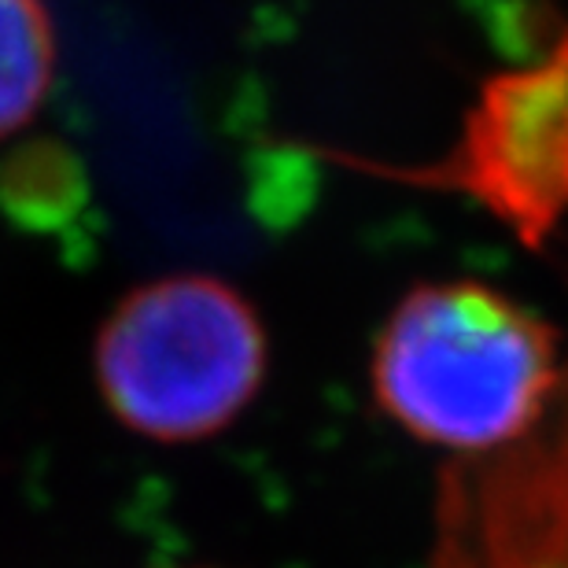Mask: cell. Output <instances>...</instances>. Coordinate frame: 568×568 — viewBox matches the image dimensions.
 I'll use <instances>...</instances> for the list:
<instances>
[{"label":"cell","instance_id":"obj_1","mask_svg":"<svg viewBox=\"0 0 568 568\" xmlns=\"http://www.w3.org/2000/svg\"><path fill=\"white\" fill-rule=\"evenodd\" d=\"M568 351L528 303L487 281H422L373 336L369 395L388 422L454 462L491 458L542 425Z\"/></svg>","mask_w":568,"mask_h":568},{"label":"cell","instance_id":"obj_2","mask_svg":"<svg viewBox=\"0 0 568 568\" xmlns=\"http://www.w3.org/2000/svg\"><path fill=\"white\" fill-rule=\"evenodd\" d=\"M270 377L258 306L219 274L174 270L141 281L97 328L93 381L130 436L189 447L222 436Z\"/></svg>","mask_w":568,"mask_h":568},{"label":"cell","instance_id":"obj_3","mask_svg":"<svg viewBox=\"0 0 568 568\" xmlns=\"http://www.w3.org/2000/svg\"><path fill=\"white\" fill-rule=\"evenodd\" d=\"M325 155L355 174L469 200L528 252H542L568 230V19L539 55L484 78L436 159Z\"/></svg>","mask_w":568,"mask_h":568},{"label":"cell","instance_id":"obj_4","mask_svg":"<svg viewBox=\"0 0 568 568\" xmlns=\"http://www.w3.org/2000/svg\"><path fill=\"white\" fill-rule=\"evenodd\" d=\"M428 568H568V358L528 439L439 476Z\"/></svg>","mask_w":568,"mask_h":568},{"label":"cell","instance_id":"obj_5","mask_svg":"<svg viewBox=\"0 0 568 568\" xmlns=\"http://www.w3.org/2000/svg\"><path fill=\"white\" fill-rule=\"evenodd\" d=\"M60 38L44 0H0V144L22 133L49 104Z\"/></svg>","mask_w":568,"mask_h":568}]
</instances>
